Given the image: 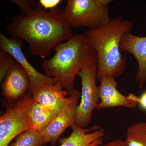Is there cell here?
Instances as JSON below:
<instances>
[{
	"mask_svg": "<svg viewBox=\"0 0 146 146\" xmlns=\"http://www.w3.org/2000/svg\"><path fill=\"white\" fill-rule=\"evenodd\" d=\"M137 103L142 110L146 112V91L143 92L137 99Z\"/></svg>",
	"mask_w": 146,
	"mask_h": 146,
	"instance_id": "ffe728a7",
	"label": "cell"
},
{
	"mask_svg": "<svg viewBox=\"0 0 146 146\" xmlns=\"http://www.w3.org/2000/svg\"><path fill=\"white\" fill-rule=\"evenodd\" d=\"M56 116L49 110L34 101L29 112L31 127L42 132Z\"/></svg>",
	"mask_w": 146,
	"mask_h": 146,
	"instance_id": "5bb4252c",
	"label": "cell"
},
{
	"mask_svg": "<svg viewBox=\"0 0 146 146\" xmlns=\"http://www.w3.org/2000/svg\"><path fill=\"white\" fill-rule=\"evenodd\" d=\"M46 144L41 131L30 129L18 135L16 141L9 146H44Z\"/></svg>",
	"mask_w": 146,
	"mask_h": 146,
	"instance_id": "2e32d148",
	"label": "cell"
},
{
	"mask_svg": "<svg viewBox=\"0 0 146 146\" xmlns=\"http://www.w3.org/2000/svg\"><path fill=\"white\" fill-rule=\"evenodd\" d=\"M125 141L127 146H146V122L135 123L128 128Z\"/></svg>",
	"mask_w": 146,
	"mask_h": 146,
	"instance_id": "9a60e30c",
	"label": "cell"
},
{
	"mask_svg": "<svg viewBox=\"0 0 146 146\" xmlns=\"http://www.w3.org/2000/svg\"><path fill=\"white\" fill-rule=\"evenodd\" d=\"M10 1L18 6L24 15L31 11L36 5V1L31 0H11Z\"/></svg>",
	"mask_w": 146,
	"mask_h": 146,
	"instance_id": "ac0fdd59",
	"label": "cell"
},
{
	"mask_svg": "<svg viewBox=\"0 0 146 146\" xmlns=\"http://www.w3.org/2000/svg\"><path fill=\"white\" fill-rule=\"evenodd\" d=\"M100 146H127L126 145L125 141H122L120 139L115 140L111 141L108 143L104 145H101Z\"/></svg>",
	"mask_w": 146,
	"mask_h": 146,
	"instance_id": "44dd1931",
	"label": "cell"
},
{
	"mask_svg": "<svg viewBox=\"0 0 146 146\" xmlns=\"http://www.w3.org/2000/svg\"><path fill=\"white\" fill-rule=\"evenodd\" d=\"M63 85L58 82L54 84H44L32 91L34 101L42 105L56 115L64 109L70 100L69 93L63 90Z\"/></svg>",
	"mask_w": 146,
	"mask_h": 146,
	"instance_id": "9c48e42d",
	"label": "cell"
},
{
	"mask_svg": "<svg viewBox=\"0 0 146 146\" xmlns=\"http://www.w3.org/2000/svg\"><path fill=\"white\" fill-rule=\"evenodd\" d=\"M34 101L32 95L26 94L1 116L0 146H9L14 138L31 129L29 112Z\"/></svg>",
	"mask_w": 146,
	"mask_h": 146,
	"instance_id": "5b68a950",
	"label": "cell"
},
{
	"mask_svg": "<svg viewBox=\"0 0 146 146\" xmlns=\"http://www.w3.org/2000/svg\"><path fill=\"white\" fill-rule=\"evenodd\" d=\"M63 10L47 11L39 5L25 15H17L6 27L13 37L24 40L32 54L44 58L54 47L73 36Z\"/></svg>",
	"mask_w": 146,
	"mask_h": 146,
	"instance_id": "6da1fadb",
	"label": "cell"
},
{
	"mask_svg": "<svg viewBox=\"0 0 146 146\" xmlns=\"http://www.w3.org/2000/svg\"><path fill=\"white\" fill-rule=\"evenodd\" d=\"M2 88L5 97L10 101L20 98L30 90L28 76L19 63H16L9 71L3 80Z\"/></svg>",
	"mask_w": 146,
	"mask_h": 146,
	"instance_id": "7c38bea8",
	"label": "cell"
},
{
	"mask_svg": "<svg viewBox=\"0 0 146 146\" xmlns=\"http://www.w3.org/2000/svg\"><path fill=\"white\" fill-rule=\"evenodd\" d=\"M120 50L121 52L129 53L136 58L138 64L136 80L138 87L142 89L146 82V36L128 32L122 38Z\"/></svg>",
	"mask_w": 146,
	"mask_h": 146,
	"instance_id": "8fae6325",
	"label": "cell"
},
{
	"mask_svg": "<svg viewBox=\"0 0 146 146\" xmlns=\"http://www.w3.org/2000/svg\"><path fill=\"white\" fill-rule=\"evenodd\" d=\"M16 60L8 53L0 50V81H3L9 71L16 63Z\"/></svg>",
	"mask_w": 146,
	"mask_h": 146,
	"instance_id": "e0dca14e",
	"label": "cell"
},
{
	"mask_svg": "<svg viewBox=\"0 0 146 146\" xmlns=\"http://www.w3.org/2000/svg\"><path fill=\"white\" fill-rule=\"evenodd\" d=\"M61 1L60 0H40L39 5L44 8L45 10L47 9H52L56 8V7L59 4Z\"/></svg>",
	"mask_w": 146,
	"mask_h": 146,
	"instance_id": "d6986e66",
	"label": "cell"
},
{
	"mask_svg": "<svg viewBox=\"0 0 146 146\" xmlns=\"http://www.w3.org/2000/svg\"><path fill=\"white\" fill-rule=\"evenodd\" d=\"M80 96V93L75 89L70 95V100L64 109L42 132L46 144L51 143L52 145H54L62 133L75 124L76 108Z\"/></svg>",
	"mask_w": 146,
	"mask_h": 146,
	"instance_id": "ba28073f",
	"label": "cell"
},
{
	"mask_svg": "<svg viewBox=\"0 0 146 146\" xmlns=\"http://www.w3.org/2000/svg\"><path fill=\"white\" fill-rule=\"evenodd\" d=\"M100 84L98 86L100 102L96 109L100 110L108 108L124 107L132 108L136 107L137 103L133 100L132 94L125 96L117 89L115 78L104 76L100 80Z\"/></svg>",
	"mask_w": 146,
	"mask_h": 146,
	"instance_id": "30bf717a",
	"label": "cell"
},
{
	"mask_svg": "<svg viewBox=\"0 0 146 146\" xmlns=\"http://www.w3.org/2000/svg\"><path fill=\"white\" fill-rule=\"evenodd\" d=\"M133 27L132 21L117 16L104 26L84 33L96 52L98 80L104 76L115 78L125 71L127 57H123L120 45L123 35Z\"/></svg>",
	"mask_w": 146,
	"mask_h": 146,
	"instance_id": "3957f363",
	"label": "cell"
},
{
	"mask_svg": "<svg viewBox=\"0 0 146 146\" xmlns=\"http://www.w3.org/2000/svg\"><path fill=\"white\" fill-rule=\"evenodd\" d=\"M22 46L21 39L13 36L9 38L0 33L1 50L11 55L23 68L29 78L31 92L43 84H54L58 82L55 79L39 72L32 66L23 52Z\"/></svg>",
	"mask_w": 146,
	"mask_h": 146,
	"instance_id": "52a82bcc",
	"label": "cell"
},
{
	"mask_svg": "<svg viewBox=\"0 0 146 146\" xmlns=\"http://www.w3.org/2000/svg\"><path fill=\"white\" fill-rule=\"evenodd\" d=\"M54 55L43 59L42 67L45 74L61 84L70 95L75 90L76 76L84 68L97 64L96 52L86 35L76 34L54 47Z\"/></svg>",
	"mask_w": 146,
	"mask_h": 146,
	"instance_id": "7a4b0ae2",
	"label": "cell"
},
{
	"mask_svg": "<svg viewBox=\"0 0 146 146\" xmlns=\"http://www.w3.org/2000/svg\"><path fill=\"white\" fill-rule=\"evenodd\" d=\"M97 73V64H94L84 68L78 74L81 80L82 92L80 103L76 108L75 124L80 127H85L90 122L98 103Z\"/></svg>",
	"mask_w": 146,
	"mask_h": 146,
	"instance_id": "8992f818",
	"label": "cell"
},
{
	"mask_svg": "<svg viewBox=\"0 0 146 146\" xmlns=\"http://www.w3.org/2000/svg\"><path fill=\"white\" fill-rule=\"evenodd\" d=\"M71 128L69 137L59 139V146H100L104 135L102 128L95 125L88 129L80 127L76 124Z\"/></svg>",
	"mask_w": 146,
	"mask_h": 146,
	"instance_id": "4fadbf2b",
	"label": "cell"
},
{
	"mask_svg": "<svg viewBox=\"0 0 146 146\" xmlns=\"http://www.w3.org/2000/svg\"><path fill=\"white\" fill-rule=\"evenodd\" d=\"M110 0H69L63 10L65 20L72 27L96 29L107 25L111 19L108 5Z\"/></svg>",
	"mask_w": 146,
	"mask_h": 146,
	"instance_id": "277c9868",
	"label": "cell"
}]
</instances>
